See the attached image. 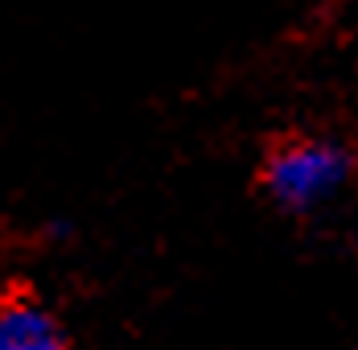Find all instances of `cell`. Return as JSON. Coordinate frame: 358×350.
I'll use <instances>...</instances> for the list:
<instances>
[{
    "instance_id": "6da1fadb",
    "label": "cell",
    "mask_w": 358,
    "mask_h": 350,
    "mask_svg": "<svg viewBox=\"0 0 358 350\" xmlns=\"http://www.w3.org/2000/svg\"><path fill=\"white\" fill-rule=\"evenodd\" d=\"M355 177V157L329 136H292L264 161V190L288 214H313L342 198Z\"/></svg>"
},
{
    "instance_id": "7a4b0ae2",
    "label": "cell",
    "mask_w": 358,
    "mask_h": 350,
    "mask_svg": "<svg viewBox=\"0 0 358 350\" xmlns=\"http://www.w3.org/2000/svg\"><path fill=\"white\" fill-rule=\"evenodd\" d=\"M0 350H71L62 321L34 297L0 301Z\"/></svg>"
},
{
    "instance_id": "3957f363",
    "label": "cell",
    "mask_w": 358,
    "mask_h": 350,
    "mask_svg": "<svg viewBox=\"0 0 358 350\" xmlns=\"http://www.w3.org/2000/svg\"><path fill=\"white\" fill-rule=\"evenodd\" d=\"M350 350H358V338H355V346H350Z\"/></svg>"
}]
</instances>
